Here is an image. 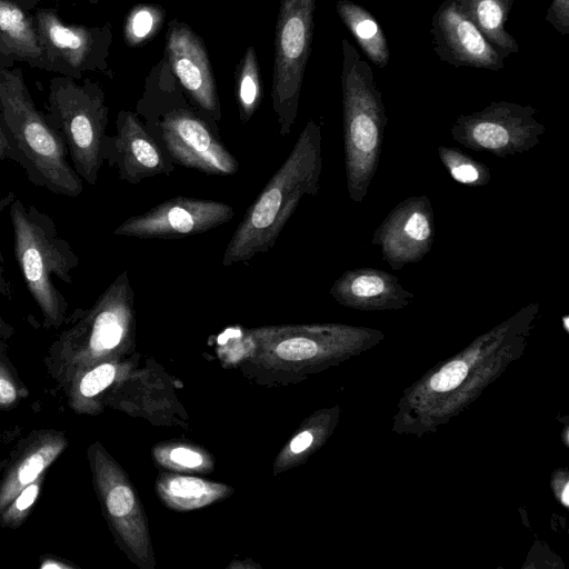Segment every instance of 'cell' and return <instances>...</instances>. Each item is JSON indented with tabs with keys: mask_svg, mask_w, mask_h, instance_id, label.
I'll list each match as a JSON object with an SVG mask.
<instances>
[{
	"mask_svg": "<svg viewBox=\"0 0 569 569\" xmlns=\"http://www.w3.org/2000/svg\"><path fill=\"white\" fill-rule=\"evenodd\" d=\"M342 48V110L347 191L362 202L377 172L388 121L371 67L346 38Z\"/></svg>",
	"mask_w": 569,
	"mask_h": 569,
	"instance_id": "cell-4",
	"label": "cell"
},
{
	"mask_svg": "<svg viewBox=\"0 0 569 569\" xmlns=\"http://www.w3.org/2000/svg\"><path fill=\"white\" fill-rule=\"evenodd\" d=\"M47 59V70L74 79L92 71L111 77L108 64L112 30L101 27L69 24L53 9H38L33 17Z\"/></svg>",
	"mask_w": 569,
	"mask_h": 569,
	"instance_id": "cell-9",
	"label": "cell"
},
{
	"mask_svg": "<svg viewBox=\"0 0 569 569\" xmlns=\"http://www.w3.org/2000/svg\"><path fill=\"white\" fill-rule=\"evenodd\" d=\"M67 566L56 562L42 563L41 568H66Z\"/></svg>",
	"mask_w": 569,
	"mask_h": 569,
	"instance_id": "cell-35",
	"label": "cell"
},
{
	"mask_svg": "<svg viewBox=\"0 0 569 569\" xmlns=\"http://www.w3.org/2000/svg\"><path fill=\"white\" fill-rule=\"evenodd\" d=\"M438 156L451 178L467 187H482L490 182V169L458 148L440 146Z\"/></svg>",
	"mask_w": 569,
	"mask_h": 569,
	"instance_id": "cell-23",
	"label": "cell"
},
{
	"mask_svg": "<svg viewBox=\"0 0 569 569\" xmlns=\"http://www.w3.org/2000/svg\"><path fill=\"white\" fill-rule=\"evenodd\" d=\"M101 497L112 522L133 549L142 546V522L136 496L119 469L100 451L94 456Z\"/></svg>",
	"mask_w": 569,
	"mask_h": 569,
	"instance_id": "cell-16",
	"label": "cell"
},
{
	"mask_svg": "<svg viewBox=\"0 0 569 569\" xmlns=\"http://www.w3.org/2000/svg\"><path fill=\"white\" fill-rule=\"evenodd\" d=\"M537 109L508 101H493L481 111L461 114L450 129L458 143L499 158L533 149L546 127L536 118Z\"/></svg>",
	"mask_w": 569,
	"mask_h": 569,
	"instance_id": "cell-8",
	"label": "cell"
},
{
	"mask_svg": "<svg viewBox=\"0 0 569 569\" xmlns=\"http://www.w3.org/2000/svg\"><path fill=\"white\" fill-rule=\"evenodd\" d=\"M568 491H569L568 486H566L565 489H563V492H562V502L566 506H568V503H569V501H568V498H569L568 497Z\"/></svg>",
	"mask_w": 569,
	"mask_h": 569,
	"instance_id": "cell-36",
	"label": "cell"
},
{
	"mask_svg": "<svg viewBox=\"0 0 569 569\" xmlns=\"http://www.w3.org/2000/svg\"><path fill=\"white\" fill-rule=\"evenodd\" d=\"M262 97L256 50L252 46H249L239 63L236 80V98L239 118L242 123L252 118L260 107Z\"/></svg>",
	"mask_w": 569,
	"mask_h": 569,
	"instance_id": "cell-21",
	"label": "cell"
},
{
	"mask_svg": "<svg viewBox=\"0 0 569 569\" xmlns=\"http://www.w3.org/2000/svg\"><path fill=\"white\" fill-rule=\"evenodd\" d=\"M336 9L369 60L385 68L390 60V51L377 19L366 8L350 0H339Z\"/></svg>",
	"mask_w": 569,
	"mask_h": 569,
	"instance_id": "cell-19",
	"label": "cell"
},
{
	"mask_svg": "<svg viewBox=\"0 0 569 569\" xmlns=\"http://www.w3.org/2000/svg\"><path fill=\"white\" fill-rule=\"evenodd\" d=\"M166 499L176 507L189 509L203 506L214 500L222 489L201 479L173 477L160 487Z\"/></svg>",
	"mask_w": 569,
	"mask_h": 569,
	"instance_id": "cell-22",
	"label": "cell"
},
{
	"mask_svg": "<svg viewBox=\"0 0 569 569\" xmlns=\"http://www.w3.org/2000/svg\"><path fill=\"white\" fill-rule=\"evenodd\" d=\"M436 236L435 213L427 196H412L398 203L375 230L372 243L392 270L420 261Z\"/></svg>",
	"mask_w": 569,
	"mask_h": 569,
	"instance_id": "cell-11",
	"label": "cell"
},
{
	"mask_svg": "<svg viewBox=\"0 0 569 569\" xmlns=\"http://www.w3.org/2000/svg\"><path fill=\"white\" fill-rule=\"evenodd\" d=\"M64 446L66 441L61 437H47L34 446L9 472L1 485L0 510L12 502L24 487L38 479Z\"/></svg>",
	"mask_w": 569,
	"mask_h": 569,
	"instance_id": "cell-20",
	"label": "cell"
},
{
	"mask_svg": "<svg viewBox=\"0 0 569 569\" xmlns=\"http://www.w3.org/2000/svg\"><path fill=\"white\" fill-rule=\"evenodd\" d=\"M101 156L103 163L117 170L120 180L138 184L156 176L171 174L176 163L149 136L137 113L121 110L116 119V133L106 134Z\"/></svg>",
	"mask_w": 569,
	"mask_h": 569,
	"instance_id": "cell-12",
	"label": "cell"
},
{
	"mask_svg": "<svg viewBox=\"0 0 569 569\" xmlns=\"http://www.w3.org/2000/svg\"><path fill=\"white\" fill-rule=\"evenodd\" d=\"M166 11L159 6L139 4L127 16L123 37L128 46L136 47L153 37L162 27Z\"/></svg>",
	"mask_w": 569,
	"mask_h": 569,
	"instance_id": "cell-24",
	"label": "cell"
},
{
	"mask_svg": "<svg viewBox=\"0 0 569 569\" xmlns=\"http://www.w3.org/2000/svg\"><path fill=\"white\" fill-rule=\"evenodd\" d=\"M329 293L339 303L358 309L403 308L413 298L395 274L368 267L343 272Z\"/></svg>",
	"mask_w": 569,
	"mask_h": 569,
	"instance_id": "cell-15",
	"label": "cell"
},
{
	"mask_svg": "<svg viewBox=\"0 0 569 569\" xmlns=\"http://www.w3.org/2000/svg\"><path fill=\"white\" fill-rule=\"evenodd\" d=\"M17 399V389L8 373L0 366V405H10Z\"/></svg>",
	"mask_w": 569,
	"mask_h": 569,
	"instance_id": "cell-32",
	"label": "cell"
},
{
	"mask_svg": "<svg viewBox=\"0 0 569 569\" xmlns=\"http://www.w3.org/2000/svg\"><path fill=\"white\" fill-rule=\"evenodd\" d=\"M14 153L10 136L7 131L3 118L0 111V160L13 161Z\"/></svg>",
	"mask_w": 569,
	"mask_h": 569,
	"instance_id": "cell-33",
	"label": "cell"
},
{
	"mask_svg": "<svg viewBox=\"0 0 569 569\" xmlns=\"http://www.w3.org/2000/svg\"><path fill=\"white\" fill-rule=\"evenodd\" d=\"M565 327H566V330H569V328H568V317L565 318Z\"/></svg>",
	"mask_w": 569,
	"mask_h": 569,
	"instance_id": "cell-38",
	"label": "cell"
},
{
	"mask_svg": "<svg viewBox=\"0 0 569 569\" xmlns=\"http://www.w3.org/2000/svg\"><path fill=\"white\" fill-rule=\"evenodd\" d=\"M40 479L41 477L24 487L16 497V500L3 513V522L6 525H17L22 520L29 508L36 501L40 488Z\"/></svg>",
	"mask_w": 569,
	"mask_h": 569,
	"instance_id": "cell-26",
	"label": "cell"
},
{
	"mask_svg": "<svg viewBox=\"0 0 569 569\" xmlns=\"http://www.w3.org/2000/svg\"><path fill=\"white\" fill-rule=\"evenodd\" d=\"M13 231V251L26 287L41 310L47 325L58 326L68 302L53 278L72 282L80 259L71 244L60 237L56 222L47 213L20 199L9 206Z\"/></svg>",
	"mask_w": 569,
	"mask_h": 569,
	"instance_id": "cell-5",
	"label": "cell"
},
{
	"mask_svg": "<svg viewBox=\"0 0 569 569\" xmlns=\"http://www.w3.org/2000/svg\"><path fill=\"white\" fill-rule=\"evenodd\" d=\"M321 128L310 119L291 151L232 233L222 264L247 263L268 252L305 196H316L322 170Z\"/></svg>",
	"mask_w": 569,
	"mask_h": 569,
	"instance_id": "cell-2",
	"label": "cell"
},
{
	"mask_svg": "<svg viewBox=\"0 0 569 569\" xmlns=\"http://www.w3.org/2000/svg\"><path fill=\"white\" fill-rule=\"evenodd\" d=\"M459 3L503 58L519 51L518 42L506 29L513 0H459Z\"/></svg>",
	"mask_w": 569,
	"mask_h": 569,
	"instance_id": "cell-18",
	"label": "cell"
},
{
	"mask_svg": "<svg viewBox=\"0 0 569 569\" xmlns=\"http://www.w3.org/2000/svg\"><path fill=\"white\" fill-rule=\"evenodd\" d=\"M89 1L93 3V2H98L99 0H89Z\"/></svg>",
	"mask_w": 569,
	"mask_h": 569,
	"instance_id": "cell-39",
	"label": "cell"
},
{
	"mask_svg": "<svg viewBox=\"0 0 569 569\" xmlns=\"http://www.w3.org/2000/svg\"><path fill=\"white\" fill-rule=\"evenodd\" d=\"M233 217L234 209L228 203L178 196L127 218L112 233L139 239H177L207 232Z\"/></svg>",
	"mask_w": 569,
	"mask_h": 569,
	"instance_id": "cell-10",
	"label": "cell"
},
{
	"mask_svg": "<svg viewBox=\"0 0 569 569\" xmlns=\"http://www.w3.org/2000/svg\"><path fill=\"white\" fill-rule=\"evenodd\" d=\"M76 80L68 76L50 80L44 117L63 141L76 173L94 186L103 164L109 108L98 82Z\"/></svg>",
	"mask_w": 569,
	"mask_h": 569,
	"instance_id": "cell-6",
	"label": "cell"
},
{
	"mask_svg": "<svg viewBox=\"0 0 569 569\" xmlns=\"http://www.w3.org/2000/svg\"><path fill=\"white\" fill-rule=\"evenodd\" d=\"M14 198H16V193L13 191H9L6 194L0 196V213L11 204V202L14 200ZM12 293H13L12 284L6 276L4 258H3L1 242H0V295H2L6 298L11 299Z\"/></svg>",
	"mask_w": 569,
	"mask_h": 569,
	"instance_id": "cell-30",
	"label": "cell"
},
{
	"mask_svg": "<svg viewBox=\"0 0 569 569\" xmlns=\"http://www.w3.org/2000/svg\"><path fill=\"white\" fill-rule=\"evenodd\" d=\"M317 0H282L274 37L272 110L281 137L291 132L311 51Z\"/></svg>",
	"mask_w": 569,
	"mask_h": 569,
	"instance_id": "cell-7",
	"label": "cell"
},
{
	"mask_svg": "<svg viewBox=\"0 0 569 569\" xmlns=\"http://www.w3.org/2000/svg\"><path fill=\"white\" fill-rule=\"evenodd\" d=\"M166 53L172 74L191 102L219 124L220 100L202 40L184 22L171 20L168 24Z\"/></svg>",
	"mask_w": 569,
	"mask_h": 569,
	"instance_id": "cell-13",
	"label": "cell"
},
{
	"mask_svg": "<svg viewBox=\"0 0 569 569\" xmlns=\"http://www.w3.org/2000/svg\"><path fill=\"white\" fill-rule=\"evenodd\" d=\"M435 52L453 67L498 71L503 57L462 10L459 0H445L431 20Z\"/></svg>",
	"mask_w": 569,
	"mask_h": 569,
	"instance_id": "cell-14",
	"label": "cell"
},
{
	"mask_svg": "<svg viewBox=\"0 0 569 569\" xmlns=\"http://www.w3.org/2000/svg\"><path fill=\"white\" fill-rule=\"evenodd\" d=\"M312 439V435L308 431L299 433L292 439L290 443L291 451L295 453H299L306 450L311 445Z\"/></svg>",
	"mask_w": 569,
	"mask_h": 569,
	"instance_id": "cell-34",
	"label": "cell"
},
{
	"mask_svg": "<svg viewBox=\"0 0 569 569\" xmlns=\"http://www.w3.org/2000/svg\"><path fill=\"white\" fill-rule=\"evenodd\" d=\"M0 111L13 148V162L27 180L51 193L70 198L83 190V181L67 159V149L39 111L20 69H0Z\"/></svg>",
	"mask_w": 569,
	"mask_h": 569,
	"instance_id": "cell-3",
	"label": "cell"
},
{
	"mask_svg": "<svg viewBox=\"0 0 569 569\" xmlns=\"http://www.w3.org/2000/svg\"><path fill=\"white\" fill-rule=\"evenodd\" d=\"M0 52L47 70L33 17L13 0H0Z\"/></svg>",
	"mask_w": 569,
	"mask_h": 569,
	"instance_id": "cell-17",
	"label": "cell"
},
{
	"mask_svg": "<svg viewBox=\"0 0 569 569\" xmlns=\"http://www.w3.org/2000/svg\"><path fill=\"white\" fill-rule=\"evenodd\" d=\"M168 63L158 76H150L137 103V116L149 136L176 164L204 174L232 176L239 170L237 158L219 134L218 123L206 117L177 83Z\"/></svg>",
	"mask_w": 569,
	"mask_h": 569,
	"instance_id": "cell-1",
	"label": "cell"
},
{
	"mask_svg": "<svg viewBox=\"0 0 569 569\" xmlns=\"http://www.w3.org/2000/svg\"><path fill=\"white\" fill-rule=\"evenodd\" d=\"M114 367L103 363L89 371L80 381L79 391L84 397H93L106 389L113 380Z\"/></svg>",
	"mask_w": 569,
	"mask_h": 569,
	"instance_id": "cell-27",
	"label": "cell"
},
{
	"mask_svg": "<svg viewBox=\"0 0 569 569\" xmlns=\"http://www.w3.org/2000/svg\"><path fill=\"white\" fill-rule=\"evenodd\" d=\"M10 327L4 322V320L0 316V331L9 330Z\"/></svg>",
	"mask_w": 569,
	"mask_h": 569,
	"instance_id": "cell-37",
	"label": "cell"
},
{
	"mask_svg": "<svg viewBox=\"0 0 569 569\" xmlns=\"http://www.w3.org/2000/svg\"><path fill=\"white\" fill-rule=\"evenodd\" d=\"M468 373L465 362L456 360L446 365L430 380V386L436 391H449L458 387Z\"/></svg>",
	"mask_w": 569,
	"mask_h": 569,
	"instance_id": "cell-28",
	"label": "cell"
},
{
	"mask_svg": "<svg viewBox=\"0 0 569 569\" xmlns=\"http://www.w3.org/2000/svg\"><path fill=\"white\" fill-rule=\"evenodd\" d=\"M319 327H289L279 328L277 336L281 339L277 342L274 351L283 360L300 361L315 357L319 346L316 335Z\"/></svg>",
	"mask_w": 569,
	"mask_h": 569,
	"instance_id": "cell-25",
	"label": "cell"
},
{
	"mask_svg": "<svg viewBox=\"0 0 569 569\" xmlns=\"http://www.w3.org/2000/svg\"><path fill=\"white\" fill-rule=\"evenodd\" d=\"M546 21L549 22L560 34L569 33V0H552Z\"/></svg>",
	"mask_w": 569,
	"mask_h": 569,
	"instance_id": "cell-29",
	"label": "cell"
},
{
	"mask_svg": "<svg viewBox=\"0 0 569 569\" xmlns=\"http://www.w3.org/2000/svg\"><path fill=\"white\" fill-rule=\"evenodd\" d=\"M170 457L174 462L188 468H194L202 463L201 455L187 448L173 449Z\"/></svg>",
	"mask_w": 569,
	"mask_h": 569,
	"instance_id": "cell-31",
	"label": "cell"
}]
</instances>
